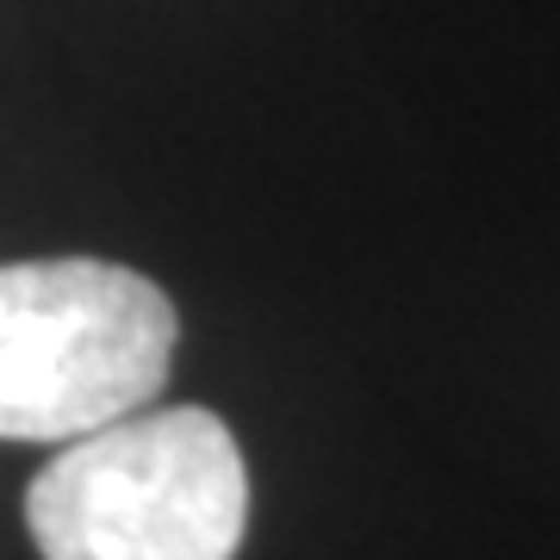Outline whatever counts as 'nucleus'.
I'll return each instance as SVG.
<instances>
[{
    "mask_svg": "<svg viewBox=\"0 0 560 560\" xmlns=\"http://www.w3.org/2000/svg\"><path fill=\"white\" fill-rule=\"evenodd\" d=\"M175 305L150 275L94 256L0 268V436L75 442L156 405Z\"/></svg>",
    "mask_w": 560,
    "mask_h": 560,
    "instance_id": "nucleus-2",
    "label": "nucleus"
},
{
    "mask_svg": "<svg viewBox=\"0 0 560 560\" xmlns=\"http://www.w3.org/2000/svg\"><path fill=\"white\" fill-rule=\"evenodd\" d=\"M44 560H231L249 474L224 418L162 405L62 442L25 492Z\"/></svg>",
    "mask_w": 560,
    "mask_h": 560,
    "instance_id": "nucleus-1",
    "label": "nucleus"
}]
</instances>
